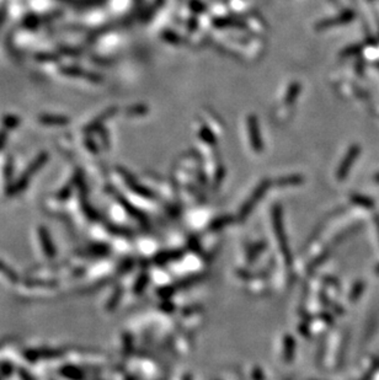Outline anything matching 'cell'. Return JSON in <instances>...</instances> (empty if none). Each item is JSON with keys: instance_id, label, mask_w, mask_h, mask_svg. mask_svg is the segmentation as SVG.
I'll list each match as a JSON object with an SVG mask.
<instances>
[{"instance_id": "6da1fadb", "label": "cell", "mask_w": 379, "mask_h": 380, "mask_svg": "<svg viewBox=\"0 0 379 380\" xmlns=\"http://www.w3.org/2000/svg\"><path fill=\"white\" fill-rule=\"evenodd\" d=\"M359 150H361V148H359L358 145H353V147L351 148L350 152L347 153V155H346L345 160L342 161V165H341V168H340L341 176H345V174L347 172V170L351 168V165H352V163L354 161V159H356L357 155L359 154Z\"/></svg>"}, {"instance_id": "7a4b0ae2", "label": "cell", "mask_w": 379, "mask_h": 380, "mask_svg": "<svg viewBox=\"0 0 379 380\" xmlns=\"http://www.w3.org/2000/svg\"><path fill=\"white\" fill-rule=\"evenodd\" d=\"M362 48L359 47V46H353V48H350V50H346V52L343 53V55H352V53H358L359 51H361Z\"/></svg>"}, {"instance_id": "3957f363", "label": "cell", "mask_w": 379, "mask_h": 380, "mask_svg": "<svg viewBox=\"0 0 379 380\" xmlns=\"http://www.w3.org/2000/svg\"><path fill=\"white\" fill-rule=\"evenodd\" d=\"M377 180H379V176H377Z\"/></svg>"}]
</instances>
